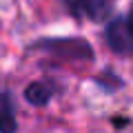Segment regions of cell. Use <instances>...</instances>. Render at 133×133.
<instances>
[{"instance_id": "1", "label": "cell", "mask_w": 133, "mask_h": 133, "mask_svg": "<svg viewBox=\"0 0 133 133\" xmlns=\"http://www.w3.org/2000/svg\"><path fill=\"white\" fill-rule=\"evenodd\" d=\"M64 9L71 16L82 20H104L111 14V7H113V0H60Z\"/></svg>"}, {"instance_id": "2", "label": "cell", "mask_w": 133, "mask_h": 133, "mask_svg": "<svg viewBox=\"0 0 133 133\" xmlns=\"http://www.w3.org/2000/svg\"><path fill=\"white\" fill-rule=\"evenodd\" d=\"M104 40L111 47V51L120 53V56H131L133 53V31L129 29L127 18L111 20L104 29Z\"/></svg>"}, {"instance_id": "3", "label": "cell", "mask_w": 133, "mask_h": 133, "mask_svg": "<svg viewBox=\"0 0 133 133\" xmlns=\"http://www.w3.org/2000/svg\"><path fill=\"white\" fill-rule=\"evenodd\" d=\"M16 129H18V124H16L11 98L7 93H0V133H14Z\"/></svg>"}, {"instance_id": "4", "label": "cell", "mask_w": 133, "mask_h": 133, "mask_svg": "<svg viewBox=\"0 0 133 133\" xmlns=\"http://www.w3.org/2000/svg\"><path fill=\"white\" fill-rule=\"evenodd\" d=\"M51 95H53V87L47 84V82H33V84H29L27 91H24V98H27L31 104H36V107L47 104L49 100H51Z\"/></svg>"}, {"instance_id": "5", "label": "cell", "mask_w": 133, "mask_h": 133, "mask_svg": "<svg viewBox=\"0 0 133 133\" xmlns=\"http://www.w3.org/2000/svg\"><path fill=\"white\" fill-rule=\"evenodd\" d=\"M127 24H129V29L133 31V7L129 9V16H127Z\"/></svg>"}]
</instances>
